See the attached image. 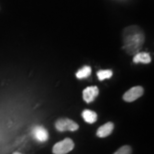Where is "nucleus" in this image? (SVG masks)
Listing matches in <instances>:
<instances>
[{"mask_svg":"<svg viewBox=\"0 0 154 154\" xmlns=\"http://www.w3.org/2000/svg\"><path fill=\"white\" fill-rule=\"evenodd\" d=\"M123 49L128 54L138 53L144 43V33L137 25L128 26L123 30Z\"/></svg>","mask_w":154,"mask_h":154,"instance_id":"nucleus-1","label":"nucleus"},{"mask_svg":"<svg viewBox=\"0 0 154 154\" xmlns=\"http://www.w3.org/2000/svg\"><path fill=\"white\" fill-rule=\"evenodd\" d=\"M74 148V142L70 138H65L64 140L56 143L52 148L54 154H66Z\"/></svg>","mask_w":154,"mask_h":154,"instance_id":"nucleus-2","label":"nucleus"},{"mask_svg":"<svg viewBox=\"0 0 154 154\" xmlns=\"http://www.w3.org/2000/svg\"><path fill=\"white\" fill-rule=\"evenodd\" d=\"M78 124L75 123L74 121L70 120L68 118H62L58 119L55 122V128L57 129L59 132H64V131H76L78 129Z\"/></svg>","mask_w":154,"mask_h":154,"instance_id":"nucleus-3","label":"nucleus"},{"mask_svg":"<svg viewBox=\"0 0 154 154\" xmlns=\"http://www.w3.org/2000/svg\"><path fill=\"white\" fill-rule=\"evenodd\" d=\"M144 93V89L141 86H135L126 91L123 95V100L126 102H133L139 97H141Z\"/></svg>","mask_w":154,"mask_h":154,"instance_id":"nucleus-4","label":"nucleus"},{"mask_svg":"<svg viewBox=\"0 0 154 154\" xmlns=\"http://www.w3.org/2000/svg\"><path fill=\"white\" fill-rule=\"evenodd\" d=\"M99 94V89L96 86H90L83 90V99L86 103H91L97 95Z\"/></svg>","mask_w":154,"mask_h":154,"instance_id":"nucleus-5","label":"nucleus"},{"mask_svg":"<svg viewBox=\"0 0 154 154\" xmlns=\"http://www.w3.org/2000/svg\"><path fill=\"white\" fill-rule=\"evenodd\" d=\"M32 136L39 142H45L48 140V132L42 126H36L32 130Z\"/></svg>","mask_w":154,"mask_h":154,"instance_id":"nucleus-6","label":"nucleus"},{"mask_svg":"<svg viewBox=\"0 0 154 154\" xmlns=\"http://www.w3.org/2000/svg\"><path fill=\"white\" fill-rule=\"evenodd\" d=\"M113 128H114V124H113L112 122H107L104 125L100 126V127L97 129L96 135L98 137H100V138L107 137L108 135H110L112 133Z\"/></svg>","mask_w":154,"mask_h":154,"instance_id":"nucleus-7","label":"nucleus"},{"mask_svg":"<svg viewBox=\"0 0 154 154\" xmlns=\"http://www.w3.org/2000/svg\"><path fill=\"white\" fill-rule=\"evenodd\" d=\"M133 62L134 63H143V64H148L151 62V57L147 52H138L134 55L133 57Z\"/></svg>","mask_w":154,"mask_h":154,"instance_id":"nucleus-8","label":"nucleus"},{"mask_svg":"<svg viewBox=\"0 0 154 154\" xmlns=\"http://www.w3.org/2000/svg\"><path fill=\"white\" fill-rule=\"evenodd\" d=\"M82 117H83V119H84L86 122L90 123V124L94 123L97 120L96 112L92 111V110H88V109H86V110H84V111L82 112Z\"/></svg>","mask_w":154,"mask_h":154,"instance_id":"nucleus-9","label":"nucleus"},{"mask_svg":"<svg viewBox=\"0 0 154 154\" xmlns=\"http://www.w3.org/2000/svg\"><path fill=\"white\" fill-rule=\"evenodd\" d=\"M90 74H91V67L90 66H84L76 72V77L78 79H83V78L88 77Z\"/></svg>","mask_w":154,"mask_h":154,"instance_id":"nucleus-10","label":"nucleus"},{"mask_svg":"<svg viewBox=\"0 0 154 154\" xmlns=\"http://www.w3.org/2000/svg\"><path fill=\"white\" fill-rule=\"evenodd\" d=\"M113 72L111 70H99V71L97 72V77L99 80H105L107 78H110V77L112 76Z\"/></svg>","mask_w":154,"mask_h":154,"instance_id":"nucleus-11","label":"nucleus"},{"mask_svg":"<svg viewBox=\"0 0 154 154\" xmlns=\"http://www.w3.org/2000/svg\"><path fill=\"white\" fill-rule=\"evenodd\" d=\"M132 153V148L128 145H124L117 150L114 154H131Z\"/></svg>","mask_w":154,"mask_h":154,"instance_id":"nucleus-12","label":"nucleus"},{"mask_svg":"<svg viewBox=\"0 0 154 154\" xmlns=\"http://www.w3.org/2000/svg\"><path fill=\"white\" fill-rule=\"evenodd\" d=\"M13 154H22V153H19V152H15V153H13Z\"/></svg>","mask_w":154,"mask_h":154,"instance_id":"nucleus-13","label":"nucleus"}]
</instances>
